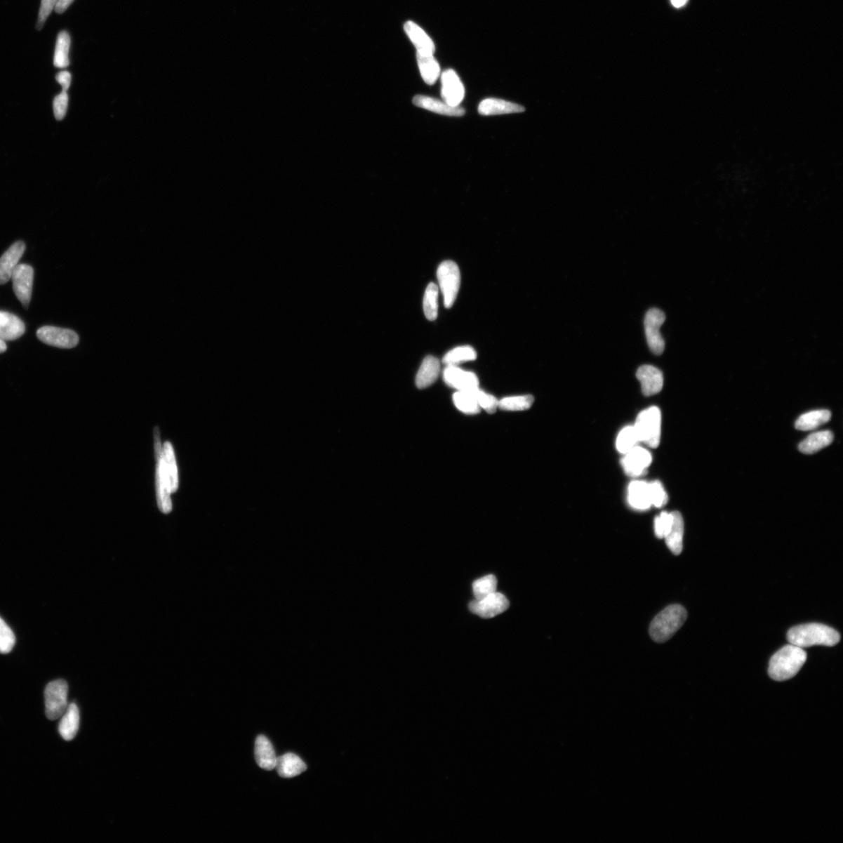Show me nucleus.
<instances>
[{
  "instance_id": "f257e3e1",
  "label": "nucleus",
  "mask_w": 843,
  "mask_h": 843,
  "mask_svg": "<svg viewBox=\"0 0 843 843\" xmlns=\"http://www.w3.org/2000/svg\"><path fill=\"white\" fill-rule=\"evenodd\" d=\"M840 634L828 625L808 623L790 629L787 634L789 642L801 648L821 645L833 646L840 641Z\"/></svg>"
},
{
  "instance_id": "f03ea898",
  "label": "nucleus",
  "mask_w": 843,
  "mask_h": 843,
  "mask_svg": "<svg viewBox=\"0 0 843 843\" xmlns=\"http://www.w3.org/2000/svg\"><path fill=\"white\" fill-rule=\"evenodd\" d=\"M806 661L807 653L803 648L792 644L785 646L770 660V677L776 681L792 679L799 672Z\"/></svg>"
},
{
  "instance_id": "7ed1b4c3",
  "label": "nucleus",
  "mask_w": 843,
  "mask_h": 843,
  "mask_svg": "<svg viewBox=\"0 0 843 843\" xmlns=\"http://www.w3.org/2000/svg\"><path fill=\"white\" fill-rule=\"evenodd\" d=\"M687 618V611L679 604L668 606L653 619L650 635L655 642L664 643L671 639Z\"/></svg>"
},
{
  "instance_id": "20e7f679",
  "label": "nucleus",
  "mask_w": 843,
  "mask_h": 843,
  "mask_svg": "<svg viewBox=\"0 0 843 843\" xmlns=\"http://www.w3.org/2000/svg\"><path fill=\"white\" fill-rule=\"evenodd\" d=\"M634 427L639 442L651 449L658 448L661 441V410L656 406L644 410L639 414Z\"/></svg>"
},
{
  "instance_id": "39448f33",
  "label": "nucleus",
  "mask_w": 843,
  "mask_h": 843,
  "mask_svg": "<svg viewBox=\"0 0 843 843\" xmlns=\"http://www.w3.org/2000/svg\"><path fill=\"white\" fill-rule=\"evenodd\" d=\"M437 279L444 296L446 308L454 305L461 284V274L458 265L453 261H444L437 269Z\"/></svg>"
},
{
  "instance_id": "423d86ee",
  "label": "nucleus",
  "mask_w": 843,
  "mask_h": 843,
  "mask_svg": "<svg viewBox=\"0 0 843 843\" xmlns=\"http://www.w3.org/2000/svg\"><path fill=\"white\" fill-rule=\"evenodd\" d=\"M68 686L62 679L48 684L45 691L46 715L51 721L60 719L68 707Z\"/></svg>"
},
{
  "instance_id": "0eeeda50",
  "label": "nucleus",
  "mask_w": 843,
  "mask_h": 843,
  "mask_svg": "<svg viewBox=\"0 0 843 843\" xmlns=\"http://www.w3.org/2000/svg\"><path fill=\"white\" fill-rule=\"evenodd\" d=\"M666 319L665 313L658 309H651L644 319L645 333L648 346L656 355L663 354L665 348V340L660 328Z\"/></svg>"
},
{
  "instance_id": "6e6552de",
  "label": "nucleus",
  "mask_w": 843,
  "mask_h": 843,
  "mask_svg": "<svg viewBox=\"0 0 843 843\" xmlns=\"http://www.w3.org/2000/svg\"><path fill=\"white\" fill-rule=\"evenodd\" d=\"M11 279L13 291L24 308L27 310L31 303L34 270L29 265L18 264L13 272Z\"/></svg>"
},
{
  "instance_id": "1a4fd4ad",
  "label": "nucleus",
  "mask_w": 843,
  "mask_h": 843,
  "mask_svg": "<svg viewBox=\"0 0 843 843\" xmlns=\"http://www.w3.org/2000/svg\"><path fill=\"white\" fill-rule=\"evenodd\" d=\"M510 608V602L507 597L498 592L474 600L470 604V609L474 614L484 618L496 617Z\"/></svg>"
},
{
  "instance_id": "9d476101",
  "label": "nucleus",
  "mask_w": 843,
  "mask_h": 843,
  "mask_svg": "<svg viewBox=\"0 0 843 843\" xmlns=\"http://www.w3.org/2000/svg\"><path fill=\"white\" fill-rule=\"evenodd\" d=\"M37 337L48 345L60 348H73L79 343V337L74 331L55 326L41 327Z\"/></svg>"
},
{
  "instance_id": "9b49d317",
  "label": "nucleus",
  "mask_w": 843,
  "mask_h": 843,
  "mask_svg": "<svg viewBox=\"0 0 843 843\" xmlns=\"http://www.w3.org/2000/svg\"><path fill=\"white\" fill-rule=\"evenodd\" d=\"M442 96L451 107H459L465 97V88L455 71L446 69L442 74Z\"/></svg>"
},
{
  "instance_id": "f8f14e48",
  "label": "nucleus",
  "mask_w": 843,
  "mask_h": 843,
  "mask_svg": "<svg viewBox=\"0 0 843 843\" xmlns=\"http://www.w3.org/2000/svg\"><path fill=\"white\" fill-rule=\"evenodd\" d=\"M651 462L652 456L650 451L636 446L635 448L626 453L625 456L622 459L621 464L627 475L637 477L644 474Z\"/></svg>"
},
{
  "instance_id": "ddd939ff",
  "label": "nucleus",
  "mask_w": 843,
  "mask_h": 843,
  "mask_svg": "<svg viewBox=\"0 0 843 843\" xmlns=\"http://www.w3.org/2000/svg\"><path fill=\"white\" fill-rule=\"evenodd\" d=\"M444 380L449 387L458 392H469L479 388V379L475 373L465 371L457 366H448L444 371Z\"/></svg>"
},
{
  "instance_id": "4468645a",
  "label": "nucleus",
  "mask_w": 843,
  "mask_h": 843,
  "mask_svg": "<svg viewBox=\"0 0 843 843\" xmlns=\"http://www.w3.org/2000/svg\"><path fill=\"white\" fill-rule=\"evenodd\" d=\"M637 378L641 384V389L645 396H652L659 393L663 388V373L659 369L650 365H644L638 369Z\"/></svg>"
},
{
  "instance_id": "2eb2a0df",
  "label": "nucleus",
  "mask_w": 843,
  "mask_h": 843,
  "mask_svg": "<svg viewBox=\"0 0 843 843\" xmlns=\"http://www.w3.org/2000/svg\"><path fill=\"white\" fill-rule=\"evenodd\" d=\"M25 244L17 241L0 257V284L8 283L25 251Z\"/></svg>"
},
{
  "instance_id": "dca6fc26",
  "label": "nucleus",
  "mask_w": 843,
  "mask_h": 843,
  "mask_svg": "<svg viewBox=\"0 0 843 843\" xmlns=\"http://www.w3.org/2000/svg\"><path fill=\"white\" fill-rule=\"evenodd\" d=\"M407 36L416 48L417 53L434 55L435 45L433 40L422 27L412 20L404 25Z\"/></svg>"
},
{
  "instance_id": "f3484780",
  "label": "nucleus",
  "mask_w": 843,
  "mask_h": 843,
  "mask_svg": "<svg viewBox=\"0 0 843 843\" xmlns=\"http://www.w3.org/2000/svg\"><path fill=\"white\" fill-rule=\"evenodd\" d=\"M525 110L519 104L494 98L483 100L478 107L479 114L483 116L519 114Z\"/></svg>"
},
{
  "instance_id": "a211bd4d",
  "label": "nucleus",
  "mask_w": 843,
  "mask_h": 843,
  "mask_svg": "<svg viewBox=\"0 0 843 843\" xmlns=\"http://www.w3.org/2000/svg\"><path fill=\"white\" fill-rule=\"evenodd\" d=\"M414 105L431 112L449 117H462L465 109L460 107H451L449 104L438 100L432 97L418 95L413 99Z\"/></svg>"
},
{
  "instance_id": "6ab92c4d",
  "label": "nucleus",
  "mask_w": 843,
  "mask_h": 843,
  "mask_svg": "<svg viewBox=\"0 0 843 843\" xmlns=\"http://www.w3.org/2000/svg\"><path fill=\"white\" fill-rule=\"evenodd\" d=\"M25 332V325L22 319L8 312L0 311V339L16 340Z\"/></svg>"
},
{
  "instance_id": "aec40b11",
  "label": "nucleus",
  "mask_w": 843,
  "mask_h": 843,
  "mask_svg": "<svg viewBox=\"0 0 843 843\" xmlns=\"http://www.w3.org/2000/svg\"><path fill=\"white\" fill-rule=\"evenodd\" d=\"M157 491L159 510L164 513L171 512L172 510L171 491L164 468L162 458L157 460Z\"/></svg>"
},
{
  "instance_id": "412c9836",
  "label": "nucleus",
  "mask_w": 843,
  "mask_h": 843,
  "mask_svg": "<svg viewBox=\"0 0 843 843\" xmlns=\"http://www.w3.org/2000/svg\"><path fill=\"white\" fill-rule=\"evenodd\" d=\"M255 756L256 762L261 769L272 771L276 768L277 757L275 750L266 736L257 737Z\"/></svg>"
},
{
  "instance_id": "4be33fe9",
  "label": "nucleus",
  "mask_w": 843,
  "mask_h": 843,
  "mask_svg": "<svg viewBox=\"0 0 843 843\" xmlns=\"http://www.w3.org/2000/svg\"><path fill=\"white\" fill-rule=\"evenodd\" d=\"M80 724L79 709L75 703L69 705L66 712L61 717L59 724V733L66 741H71L78 734Z\"/></svg>"
},
{
  "instance_id": "5701e85b",
  "label": "nucleus",
  "mask_w": 843,
  "mask_h": 843,
  "mask_svg": "<svg viewBox=\"0 0 843 843\" xmlns=\"http://www.w3.org/2000/svg\"><path fill=\"white\" fill-rule=\"evenodd\" d=\"M440 361L429 355L425 358L416 378V385L418 388L424 389L433 385L440 373Z\"/></svg>"
},
{
  "instance_id": "b1692460",
  "label": "nucleus",
  "mask_w": 843,
  "mask_h": 843,
  "mask_svg": "<svg viewBox=\"0 0 843 843\" xmlns=\"http://www.w3.org/2000/svg\"><path fill=\"white\" fill-rule=\"evenodd\" d=\"M628 503L637 510H647L652 506L650 499L649 484L635 480L628 487Z\"/></svg>"
},
{
  "instance_id": "393cba45",
  "label": "nucleus",
  "mask_w": 843,
  "mask_h": 843,
  "mask_svg": "<svg viewBox=\"0 0 843 843\" xmlns=\"http://www.w3.org/2000/svg\"><path fill=\"white\" fill-rule=\"evenodd\" d=\"M275 769H277L279 776L289 778L302 774L307 769V767L300 757L288 753L277 757Z\"/></svg>"
},
{
  "instance_id": "a878e982",
  "label": "nucleus",
  "mask_w": 843,
  "mask_h": 843,
  "mask_svg": "<svg viewBox=\"0 0 843 843\" xmlns=\"http://www.w3.org/2000/svg\"><path fill=\"white\" fill-rule=\"evenodd\" d=\"M673 522L670 532L665 539L666 545L673 555H679L682 552V541L684 535V521L679 512H672Z\"/></svg>"
},
{
  "instance_id": "bb28decb",
  "label": "nucleus",
  "mask_w": 843,
  "mask_h": 843,
  "mask_svg": "<svg viewBox=\"0 0 843 843\" xmlns=\"http://www.w3.org/2000/svg\"><path fill=\"white\" fill-rule=\"evenodd\" d=\"M834 436L831 431H820L808 436L799 445V450L804 454L811 455L830 445Z\"/></svg>"
},
{
  "instance_id": "cd10ccee",
  "label": "nucleus",
  "mask_w": 843,
  "mask_h": 843,
  "mask_svg": "<svg viewBox=\"0 0 843 843\" xmlns=\"http://www.w3.org/2000/svg\"><path fill=\"white\" fill-rule=\"evenodd\" d=\"M422 78L429 86L434 85L441 74V67L434 55L416 53Z\"/></svg>"
},
{
  "instance_id": "c85d7f7f",
  "label": "nucleus",
  "mask_w": 843,
  "mask_h": 843,
  "mask_svg": "<svg viewBox=\"0 0 843 843\" xmlns=\"http://www.w3.org/2000/svg\"><path fill=\"white\" fill-rule=\"evenodd\" d=\"M831 416L832 413L828 410L811 411V412L799 416L795 423V427L801 431L813 430L830 420Z\"/></svg>"
},
{
  "instance_id": "c756f323",
  "label": "nucleus",
  "mask_w": 843,
  "mask_h": 843,
  "mask_svg": "<svg viewBox=\"0 0 843 843\" xmlns=\"http://www.w3.org/2000/svg\"><path fill=\"white\" fill-rule=\"evenodd\" d=\"M162 462L167 479H168L171 493L175 492L178 487V470L173 449L169 442H166L164 444Z\"/></svg>"
},
{
  "instance_id": "7c9ffc66",
  "label": "nucleus",
  "mask_w": 843,
  "mask_h": 843,
  "mask_svg": "<svg viewBox=\"0 0 843 843\" xmlns=\"http://www.w3.org/2000/svg\"><path fill=\"white\" fill-rule=\"evenodd\" d=\"M71 37L66 31L60 32L55 44L53 64L58 68H66L69 65V51Z\"/></svg>"
},
{
  "instance_id": "2f4dec72",
  "label": "nucleus",
  "mask_w": 843,
  "mask_h": 843,
  "mask_svg": "<svg viewBox=\"0 0 843 843\" xmlns=\"http://www.w3.org/2000/svg\"><path fill=\"white\" fill-rule=\"evenodd\" d=\"M474 392L475 390H472V391L457 392L455 393L453 395V402H454L456 407L465 414L475 415L479 413L480 407L478 405Z\"/></svg>"
},
{
  "instance_id": "473e14b6",
  "label": "nucleus",
  "mask_w": 843,
  "mask_h": 843,
  "mask_svg": "<svg viewBox=\"0 0 843 843\" xmlns=\"http://www.w3.org/2000/svg\"><path fill=\"white\" fill-rule=\"evenodd\" d=\"M477 357L474 348L468 345L460 346L446 354L443 361L447 366H457L462 362L475 360Z\"/></svg>"
},
{
  "instance_id": "72a5a7b5",
  "label": "nucleus",
  "mask_w": 843,
  "mask_h": 843,
  "mask_svg": "<svg viewBox=\"0 0 843 843\" xmlns=\"http://www.w3.org/2000/svg\"><path fill=\"white\" fill-rule=\"evenodd\" d=\"M439 288L434 283H430L423 298V311L425 316L430 321H434L438 315Z\"/></svg>"
},
{
  "instance_id": "f704fd0d",
  "label": "nucleus",
  "mask_w": 843,
  "mask_h": 843,
  "mask_svg": "<svg viewBox=\"0 0 843 843\" xmlns=\"http://www.w3.org/2000/svg\"><path fill=\"white\" fill-rule=\"evenodd\" d=\"M533 402L532 395L507 397L499 401L498 408L505 411H524L531 409Z\"/></svg>"
},
{
  "instance_id": "c9c22d12",
  "label": "nucleus",
  "mask_w": 843,
  "mask_h": 843,
  "mask_svg": "<svg viewBox=\"0 0 843 843\" xmlns=\"http://www.w3.org/2000/svg\"><path fill=\"white\" fill-rule=\"evenodd\" d=\"M639 438L634 426L626 427L620 432L616 441L617 450L625 455L637 446Z\"/></svg>"
},
{
  "instance_id": "e433bc0d",
  "label": "nucleus",
  "mask_w": 843,
  "mask_h": 843,
  "mask_svg": "<svg viewBox=\"0 0 843 843\" xmlns=\"http://www.w3.org/2000/svg\"><path fill=\"white\" fill-rule=\"evenodd\" d=\"M498 580L493 575L480 578L472 583L473 595L477 600L482 599L496 592Z\"/></svg>"
},
{
  "instance_id": "4c0bfd02",
  "label": "nucleus",
  "mask_w": 843,
  "mask_h": 843,
  "mask_svg": "<svg viewBox=\"0 0 843 843\" xmlns=\"http://www.w3.org/2000/svg\"><path fill=\"white\" fill-rule=\"evenodd\" d=\"M15 633L0 617V653L4 654L10 653L15 646Z\"/></svg>"
},
{
  "instance_id": "58836bf2",
  "label": "nucleus",
  "mask_w": 843,
  "mask_h": 843,
  "mask_svg": "<svg viewBox=\"0 0 843 843\" xmlns=\"http://www.w3.org/2000/svg\"><path fill=\"white\" fill-rule=\"evenodd\" d=\"M673 515L672 512L668 513L666 512H661L658 517L654 519V531L658 538H665L666 535L670 532L672 525Z\"/></svg>"
},
{
  "instance_id": "ea45409f",
  "label": "nucleus",
  "mask_w": 843,
  "mask_h": 843,
  "mask_svg": "<svg viewBox=\"0 0 843 843\" xmlns=\"http://www.w3.org/2000/svg\"><path fill=\"white\" fill-rule=\"evenodd\" d=\"M475 396L480 409H483L486 413L493 414L496 412L498 408L499 401L491 394H487L483 391H480L479 388L475 390Z\"/></svg>"
},
{
  "instance_id": "a19ab883",
  "label": "nucleus",
  "mask_w": 843,
  "mask_h": 843,
  "mask_svg": "<svg viewBox=\"0 0 843 843\" xmlns=\"http://www.w3.org/2000/svg\"><path fill=\"white\" fill-rule=\"evenodd\" d=\"M649 492L651 505L661 507L668 503V494L664 489L663 485L659 482H654L649 484Z\"/></svg>"
},
{
  "instance_id": "79ce46f5",
  "label": "nucleus",
  "mask_w": 843,
  "mask_h": 843,
  "mask_svg": "<svg viewBox=\"0 0 843 843\" xmlns=\"http://www.w3.org/2000/svg\"><path fill=\"white\" fill-rule=\"evenodd\" d=\"M58 0H41L40 10L39 13L36 29L40 31L43 29L47 18L51 15L52 11L55 9Z\"/></svg>"
},
{
  "instance_id": "37998d69",
  "label": "nucleus",
  "mask_w": 843,
  "mask_h": 843,
  "mask_svg": "<svg viewBox=\"0 0 843 843\" xmlns=\"http://www.w3.org/2000/svg\"><path fill=\"white\" fill-rule=\"evenodd\" d=\"M68 95L62 92L53 100V111L55 119L61 121L66 116L68 107Z\"/></svg>"
},
{
  "instance_id": "c03bdc74",
  "label": "nucleus",
  "mask_w": 843,
  "mask_h": 843,
  "mask_svg": "<svg viewBox=\"0 0 843 843\" xmlns=\"http://www.w3.org/2000/svg\"><path fill=\"white\" fill-rule=\"evenodd\" d=\"M55 79L62 86V92H67L72 83V74L67 71L61 72L55 76Z\"/></svg>"
},
{
  "instance_id": "a18cd8bd",
  "label": "nucleus",
  "mask_w": 843,
  "mask_h": 843,
  "mask_svg": "<svg viewBox=\"0 0 843 843\" xmlns=\"http://www.w3.org/2000/svg\"><path fill=\"white\" fill-rule=\"evenodd\" d=\"M155 437V451L157 460L163 457V448L161 442H160L159 429L156 428L154 432Z\"/></svg>"
},
{
  "instance_id": "49530a36",
  "label": "nucleus",
  "mask_w": 843,
  "mask_h": 843,
  "mask_svg": "<svg viewBox=\"0 0 843 843\" xmlns=\"http://www.w3.org/2000/svg\"><path fill=\"white\" fill-rule=\"evenodd\" d=\"M73 2L74 0H58L55 11L60 15V13H65Z\"/></svg>"
},
{
  "instance_id": "de8ad7c7",
  "label": "nucleus",
  "mask_w": 843,
  "mask_h": 843,
  "mask_svg": "<svg viewBox=\"0 0 843 843\" xmlns=\"http://www.w3.org/2000/svg\"><path fill=\"white\" fill-rule=\"evenodd\" d=\"M687 1L688 0H671L672 5L675 6V8H682V6L686 5Z\"/></svg>"
},
{
  "instance_id": "09e8293b",
  "label": "nucleus",
  "mask_w": 843,
  "mask_h": 843,
  "mask_svg": "<svg viewBox=\"0 0 843 843\" xmlns=\"http://www.w3.org/2000/svg\"><path fill=\"white\" fill-rule=\"evenodd\" d=\"M6 348H8V346H6L5 340L0 339V353L6 352Z\"/></svg>"
}]
</instances>
